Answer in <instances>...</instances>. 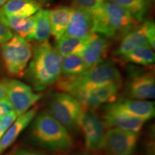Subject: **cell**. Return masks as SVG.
<instances>
[{
  "label": "cell",
  "mask_w": 155,
  "mask_h": 155,
  "mask_svg": "<svg viewBox=\"0 0 155 155\" xmlns=\"http://www.w3.org/2000/svg\"><path fill=\"white\" fill-rule=\"evenodd\" d=\"M32 121L31 136L38 146L61 154L72 150L73 141L68 130L47 111L36 114Z\"/></svg>",
  "instance_id": "obj_3"
},
{
  "label": "cell",
  "mask_w": 155,
  "mask_h": 155,
  "mask_svg": "<svg viewBox=\"0 0 155 155\" xmlns=\"http://www.w3.org/2000/svg\"><path fill=\"white\" fill-rule=\"evenodd\" d=\"M8 1L9 0H0V8H1V7Z\"/></svg>",
  "instance_id": "obj_32"
},
{
  "label": "cell",
  "mask_w": 155,
  "mask_h": 155,
  "mask_svg": "<svg viewBox=\"0 0 155 155\" xmlns=\"http://www.w3.org/2000/svg\"><path fill=\"white\" fill-rule=\"evenodd\" d=\"M106 128L105 123L94 110L85 111L80 129L83 131L87 150L92 152L99 150Z\"/></svg>",
  "instance_id": "obj_11"
},
{
  "label": "cell",
  "mask_w": 155,
  "mask_h": 155,
  "mask_svg": "<svg viewBox=\"0 0 155 155\" xmlns=\"http://www.w3.org/2000/svg\"><path fill=\"white\" fill-rule=\"evenodd\" d=\"M110 48V42L104 36L93 32L81 53V58L87 68L98 65L105 61Z\"/></svg>",
  "instance_id": "obj_14"
},
{
  "label": "cell",
  "mask_w": 155,
  "mask_h": 155,
  "mask_svg": "<svg viewBox=\"0 0 155 155\" xmlns=\"http://www.w3.org/2000/svg\"><path fill=\"white\" fill-rule=\"evenodd\" d=\"M12 111L14 110L7 98H5L0 101V119Z\"/></svg>",
  "instance_id": "obj_29"
},
{
  "label": "cell",
  "mask_w": 155,
  "mask_h": 155,
  "mask_svg": "<svg viewBox=\"0 0 155 155\" xmlns=\"http://www.w3.org/2000/svg\"><path fill=\"white\" fill-rule=\"evenodd\" d=\"M12 155H47L42 152L30 150V149L19 148L15 150Z\"/></svg>",
  "instance_id": "obj_30"
},
{
  "label": "cell",
  "mask_w": 155,
  "mask_h": 155,
  "mask_svg": "<svg viewBox=\"0 0 155 155\" xmlns=\"http://www.w3.org/2000/svg\"><path fill=\"white\" fill-rule=\"evenodd\" d=\"M154 28H155L154 22L151 20H145L139 24L121 39V43L114 53L115 55L121 58L139 46L150 45L149 36L150 31Z\"/></svg>",
  "instance_id": "obj_13"
},
{
  "label": "cell",
  "mask_w": 155,
  "mask_h": 155,
  "mask_svg": "<svg viewBox=\"0 0 155 155\" xmlns=\"http://www.w3.org/2000/svg\"><path fill=\"white\" fill-rule=\"evenodd\" d=\"M121 85L116 83L103 85L84 91L74 96L84 111L94 110L105 104H110L117 99Z\"/></svg>",
  "instance_id": "obj_10"
},
{
  "label": "cell",
  "mask_w": 155,
  "mask_h": 155,
  "mask_svg": "<svg viewBox=\"0 0 155 155\" xmlns=\"http://www.w3.org/2000/svg\"><path fill=\"white\" fill-rule=\"evenodd\" d=\"M35 25L32 40H35L39 43L48 41L51 35V29L50 22V10L40 9L35 15Z\"/></svg>",
  "instance_id": "obj_23"
},
{
  "label": "cell",
  "mask_w": 155,
  "mask_h": 155,
  "mask_svg": "<svg viewBox=\"0 0 155 155\" xmlns=\"http://www.w3.org/2000/svg\"><path fill=\"white\" fill-rule=\"evenodd\" d=\"M46 111L70 131L80 129L85 112L74 96L63 92L54 93L50 96Z\"/></svg>",
  "instance_id": "obj_5"
},
{
  "label": "cell",
  "mask_w": 155,
  "mask_h": 155,
  "mask_svg": "<svg viewBox=\"0 0 155 155\" xmlns=\"http://www.w3.org/2000/svg\"><path fill=\"white\" fill-rule=\"evenodd\" d=\"M13 37L12 31L9 28L0 12V44L7 42Z\"/></svg>",
  "instance_id": "obj_27"
},
{
  "label": "cell",
  "mask_w": 155,
  "mask_h": 155,
  "mask_svg": "<svg viewBox=\"0 0 155 155\" xmlns=\"http://www.w3.org/2000/svg\"><path fill=\"white\" fill-rule=\"evenodd\" d=\"M91 35L83 38L63 35L59 40H56L55 48L61 58L73 54H81L88 43Z\"/></svg>",
  "instance_id": "obj_21"
},
{
  "label": "cell",
  "mask_w": 155,
  "mask_h": 155,
  "mask_svg": "<svg viewBox=\"0 0 155 155\" xmlns=\"http://www.w3.org/2000/svg\"><path fill=\"white\" fill-rule=\"evenodd\" d=\"M114 107L136 117L148 121L155 114L154 103L150 101L135 100L122 98L110 103Z\"/></svg>",
  "instance_id": "obj_16"
},
{
  "label": "cell",
  "mask_w": 155,
  "mask_h": 155,
  "mask_svg": "<svg viewBox=\"0 0 155 155\" xmlns=\"http://www.w3.org/2000/svg\"><path fill=\"white\" fill-rule=\"evenodd\" d=\"M110 83L121 85V75L115 63L105 60L80 74L61 75L55 82V87L60 92L75 96L84 91Z\"/></svg>",
  "instance_id": "obj_2"
},
{
  "label": "cell",
  "mask_w": 155,
  "mask_h": 155,
  "mask_svg": "<svg viewBox=\"0 0 155 155\" xmlns=\"http://www.w3.org/2000/svg\"><path fill=\"white\" fill-rule=\"evenodd\" d=\"M62 58L48 41L40 42L32 50L25 75L37 91H42L55 83L61 76Z\"/></svg>",
  "instance_id": "obj_1"
},
{
  "label": "cell",
  "mask_w": 155,
  "mask_h": 155,
  "mask_svg": "<svg viewBox=\"0 0 155 155\" xmlns=\"http://www.w3.org/2000/svg\"><path fill=\"white\" fill-rule=\"evenodd\" d=\"M86 64L80 54H73L62 58L61 75H75L87 70Z\"/></svg>",
  "instance_id": "obj_25"
},
{
  "label": "cell",
  "mask_w": 155,
  "mask_h": 155,
  "mask_svg": "<svg viewBox=\"0 0 155 155\" xmlns=\"http://www.w3.org/2000/svg\"><path fill=\"white\" fill-rule=\"evenodd\" d=\"M93 32H94V15L78 7H73L68 26L64 35L83 38Z\"/></svg>",
  "instance_id": "obj_15"
},
{
  "label": "cell",
  "mask_w": 155,
  "mask_h": 155,
  "mask_svg": "<svg viewBox=\"0 0 155 155\" xmlns=\"http://www.w3.org/2000/svg\"><path fill=\"white\" fill-rule=\"evenodd\" d=\"M128 98L147 101L155 96V79L152 71H144L132 67L127 83Z\"/></svg>",
  "instance_id": "obj_8"
},
{
  "label": "cell",
  "mask_w": 155,
  "mask_h": 155,
  "mask_svg": "<svg viewBox=\"0 0 155 155\" xmlns=\"http://www.w3.org/2000/svg\"><path fill=\"white\" fill-rule=\"evenodd\" d=\"M129 11L139 22L144 20L150 10L151 0H106Z\"/></svg>",
  "instance_id": "obj_22"
},
{
  "label": "cell",
  "mask_w": 155,
  "mask_h": 155,
  "mask_svg": "<svg viewBox=\"0 0 155 155\" xmlns=\"http://www.w3.org/2000/svg\"><path fill=\"white\" fill-rule=\"evenodd\" d=\"M121 59L128 63L150 66L154 63L155 54L154 50L150 45H141L133 49Z\"/></svg>",
  "instance_id": "obj_24"
},
{
  "label": "cell",
  "mask_w": 155,
  "mask_h": 155,
  "mask_svg": "<svg viewBox=\"0 0 155 155\" xmlns=\"http://www.w3.org/2000/svg\"><path fill=\"white\" fill-rule=\"evenodd\" d=\"M72 12L73 7L69 6H60L50 10L51 35H53L55 40H59L65 34Z\"/></svg>",
  "instance_id": "obj_19"
},
{
  "label": "cell",
  "mask_w": 155,
  "mask_h": 155,
  "mask_svg": "<svg viewBox=\"0 0 155 155\" xmlns=\"http://www.w3.org/2000/svg\"><path fill=\"white\" fill-rule=\"evenodd\" d=\"M139 24L129 11L106 0L94 14V32L106 38L122 39Z\"/></svg>",
  "instance_id": "obj_4"
},
{
  "label": "cell",
  "mask_w": 155,
  "mask_h": 155,
  "mask_svg": "<svg viewBox=\"0 0 155 155\" xmlns=\"http://www.w3.org/2000/svg\"><path fill=\"white\" fill-rule=\"evenodd\" d=\"M2 16L9 28L17 35L24 38L27 41L32 40L35 25V15L30 17H18L6 16L2 14Z\"/></svg>",
  "instance_id": "obj_20"
},
{
  "label": "cell",
  "mask_w": 155,
  "mask_h": 155,
  "mask_svg": "<svg viewBox=\"0 0 155 155\" xmlns=\"http://www.w3.org/2000/svg\"><path fill=\"white\" fill-rule=\"evenodd\" d=\"M17 117L18 116L14 111L2 117L0 119V129H1L2 132L5 134L6 131L11 127L12 124L15 121V120L17 119Z\"/></svg>",
  "instance_id": "obj_28"
},
{
  "label": "cell",
  "mask_w": 155,
  "mask_h": 155,
  "mask_svg": "<svg viewBox=\"0 0 155 155\" xmlns=\"http://www.w3.org/2000/svg\"><path fill=\"white\" fill-rule=\"evenodd\" d=\"M41 7V4L36 0H9L0 8V12L6 16L30 17Z\"/></svg>",
  "instance_id": "obj_18"
},
{
  "label": "cell",
  "mask_w": 155,
  "mask_h": 155,
  "mask_svg": "<svg viewBox=\"0 0 155 155\" xmlns=\"http://www.w3.org/2000/svg\"><path fill=\"white\" fill-rule=\"evenodd\" d=\"M104 0H73V7H78L91 12H97L101 8Z\"/></svg>",
  "instance_id": "obj_26"
},
{
  "label": "cell",
  "mask_w": 155,
  "mask_h": 155,
  "mask_svg": "<svg viewBox=\"0 0 155 155\" xmlns=\"http://www.w3.org/2000/svg\"><path fill=\"white\" fill-rule=\"evenodd\" d=\"M3 134H4L2 132V131H1V129H0V139H1V138L2 137V136H3Z\"/></svg>",
  "instance_id": "obj_33"
},
{
  "label": "cell",
  "mask_w": 155,
  "mask_h": 155,
  "mask_svg": "<svg viewBox=\"0 0 155 155\" xmlns=\"http://www.w3.org/2000/svg\"><path fill=\"white\" fill-rule=\"evenodd\" d=\"M37 107L30 108L25 114L19 116L10 127L6 131L0 139V155L11 146L37 114Z\"/></svg>",
  "instance_id": "obj_17"
},
{
  "label": "cell",
  "mask_w": 155,
  "mask_h": 155,
  "mask_svg": "<svg viewBox=\"0 0 155 155\" xmlns=\"http://www.w3.org/2000/svg\"><path fill=\"white\" fill-rule=\"evenodd\" d=\"M139 133L111 128L106 131L99 150L105 155H135Z\"/></svg>",
  "instance_id": "obj_7"
},
{
  "label": "cell",
  "mask_w": 155,
  "mask_h": 155,
  "mask_svg": "<svg viewBox=\"0 0 155 155\" xmlns=\"http://www.w3.org/2000/svg\"><path fill=\"white\" fill-rule=\"evenodd\" d=\"M1 54L4 66L12 76H24L32 55V48L28 41L18 35L2 44Z\"/></svg>",
  "instance_id": "obj_6"
},
{
  "label": "cell",
  "mask_w": 155,
  "mask_h": 155,
  "mask_svg": "<svg viewBox=\"0 0 155 155\" xmlns=\"http://www.w3.org/2000/svg\"><path fill=\"white\" fill-rule=\"evenodd\" d=\"M103 121L107 128H118L139 132L146 121L114 107L111 104L104 108Z\"/></svg>",
  "instance_id": "obj_12"
},
{
  "label": "cell",
  "mask_w": 155,
  "mask_h": 155,
  "mask_svg": "<svg viewBox=\"0 0 155 155\" xmlns=\"http://www.w3.org/2000/svg\"><path fill=\"white\" fill-rule=\"evenodd\" d=\"M9 80L7 78H3L0 81V101L7 98V91L8 86Z\"/></svg>",
  "instance_id": "obj_31"
},
{
  "label": "cell",
  "mask_w": 155,
  "mask_h": 155,
  "mask_svg": "<svg viewBox=\"0 0 155 155\" xmlns=\"http://www.w3.org/2000/svg\"><path fill=\"white\" fill-rule=\"evenodd\" d=\"M42 97L41 94L34 92L30 86L22 81L9 80L7 98L18 116L30 110Z\"/></svg>",
  "instance_id": "obj_9"
}]
</instances>
